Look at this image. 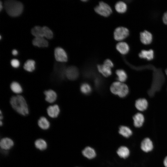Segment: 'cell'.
<instances>
[{
	"instance_id": "1",
	"label": "cell",
	"mask_w": 167,
	"mask_h": 167,
	"mask_svg": "<svg viewBox=\"0 0 167 167\" xmlns=\"http://www.w3.org/2000/svg\"><path fill=\"white\" fill-rule=\"evenodd\" d=\"M10 103L12 108L19 113L23 116L28 114L27 104L22 96L17 95L12 96L10 99Z\"/></svg>"
},
{
	"instance_id": "2",
	"label": "cell",
	"mask_w": 167,
	"mask_h": 167,
	"mask_svg": "<svg viewBox=\"0 0 167 167\" xmlns=\"http://www.w3.org/2000/svg\"><path fill=\"white\" fill-rule=\"evenodd\" d=\"M4 6L8 15L13 16H17L20 15L23 9L22 3L15 0H7L4 1Z\"/></svg>"
},
{
	"instance_id": "3",
	"label": "cell",
	"mask_w": 167,
	"mask_h": 167,
	"mask_svg": "<svg viewBox=\"0 0 167 167\" xmlns=\"http://www.w3.org/2000/svg\"><path fill=\"white\" fill-rule=\"evenodd\" d=\"M110 89L114 94L123 98L128 94L129 90L128 86L125 84L120 82H115L111 85Z\"/></svg>"
},
{
	"instance_id": "4",
	"label": "cell",
	"mask_w": 167,
	"mask_h": 167,
	"mask_svg": "<svg viewBox=\"0 0 167 167\" xmlns=\"http://www.w3.org/2000/svg\"><path fill=\"white\" fill-rule=\"evenodd\" d=\"M94 10L96 13L104 17L109 16L112 12L109 5L103 1L99 2L98 5L95 7Z\"/></svg>"
},
{
	"instance_id": "5",
	"label": "cell",
	"mask_w": 167,
	"mask_h": 167,
	"mask_svg": "<svg viewBox=\"0 0 167 167\" xmlns=\"http://www.w3.org/2000/svg\"><path fill=\"white\" fill-rule=\"evenodd\" d=\"M129 33V30L126 28L122 26L118 27L114 31V39L117 41H122L128 36Z\"/></svg>"
},
{
	"instance_id": "6",
	"label": "cell",
	"mask_w": 167,
	"mask_h": 167,
	"mask_svg": "<svg viewBox=\"0 0 167 167\" xmlns=\"http://www.w3.org/2000/svg\"><path fill=\"white\" fill-rule=\"evenodd\" d=\"M54 55L57 61L59 62H65L67 61V54L65 50L60 47H57L54 50Z\"/></svg>"
},
{
	"instance_id": "7",
	"label": "cell",
	"mask_w": 167,
	"mask_h": 167,
	"mask_svg": "<svg viewBox=\"0 0 167 167\" xmlns=\"http://www.w3.org/2000/svg\"><path fill=\"white\" fill-rule=\"evenodd\" d=\"M154 144L152 140L147 137L144 139L140 144V148L144 152L148 153L152 151L154 148Z\"/></svg>"
},
{
	"instance_id": "8",
	"label": "cell",
	"mask_w": 167,
	"mask_h": 167,
	"mask_svg": "<svg viewBox=\"0 0 167 167\" xmlns=\"http://www.w3.org/2000/svg\"><path fill=\"white\" fill-rule=\"evenodd\" d=\"M65 75L68 79L74 80L78 77L79 72L76 67L70 66L66 69Z\"/></svg>"
},
{
	"instance_id": "9",
	"label": "cell",
	"mask_w": 167,
	"mask_h": 167,
	"mask_svg": "<svg viewBox=\"0 0 167 167\" xmlns=\"http://www.w3.org/2000/svg\"><path fill=\"white\" fill-rule=\"evenodd\" d=\"M133 125L135 128L142 127L144 122V118L143 115L140 113H137L133 117Z\"/></svg>"
},
{
	"instance_id": "10",
	"label": "cell",
	"mask_w": 167,
	"mask_h": 167,
	"mask_svg": "<svg viewBox=\"0 0 167 167\" xmlns=\"http://www.w3.org/2000/svg\"><path fill=\"white\" fill-rule=\"evenodd\" d=\"M140 39L141 42L145 45H148L152 42V35L149 32L146 30L140 33Z\"/></svg>"
},
{
	"instance_id": "11",
	"label": "cell",
	"mask_w": 167,
	"mask_h": 167,
	"mask_svg": "<svg viewBox=\"0 0 167 167\" xmlns=\"http://www.w3.org/2000/svg\"><path fill=\"white\" fill-rule=\"evenodd\" d=\"M135 106L138 110L140 111H143L147 108L148 103L145 99L139 98L135 101Z\"/></svg>"
},
{
	"instance_id": "12",
	"label": "cell",
	"mask_w": 167,
	"mask_h": 167,
	"mask_svg": "<svg viewBox=\"0 0 167 167\" xmlns=\"http://www.w3.org/2000/svg\"><path fill=\"white\" fill-rule=\"evenodd\" d=\"M118 132L123 137L127 139L130 137L133 134L132 130L128 126H121Z\"/></svg>"
},
{
	"instance_id": "13",
	"label": "cell",
	"mask_w": 167,
	"mask_h": 167,
	"mask_svg": "<svg viewBox=\"0 0 167 167\" xmlns=\"http://www.w3.org/2000/svg\"><path fill=\"white\" fill-rule=\"evenodd\" d=\"M48 115L52 118H55L58 117L59 112L60 109L57 105L49 106L47 109Z\"/></svg>"
},
{
	"instance_id": "14",
	"label": "cell",
	"mask_w": 167,
	"mask_h": 167,
	"mask_svg": "<svg viewBox=\"0 0 167 167\" xmlns=\"http://www.w3.org/2000/svg\"><path fill=\"white\" fill-rule=\"evenodd\" d=\"M32 43L34 46L39 47H47L48 45V41L44 37H35L33 39Z\"/></svg>"
},
{
	"instance_id": "15",
	"label": "cell",
	"mask_w": 167,
	"mask_h": 167,
	"mask_svg": "<svg viewBox=\"0 0 167 167\" xmlns=\"http://www.w3.org/2000/svg\"><path fill=\"white\" fill-rule=\"evenodd\" d=\"M117 153L120 157L126 159L130 156V151L129 149L127 147L125 146H122L118 148L117 151Z\"/></svg>"
},
{
	"instance_id": "16",
	"label": "cell",
	"mask_w": 167,
	"mask_h": 167,
	"mask_svg": "<svg viewBox=\"0 0 167 167\" xmlns=\"http://www.w3.org/2000/svg\"><path fill=\"white\" fill-rule=\"evenodd\" d=\"M116 49L121 54H125L128 52L129 47L127 43L123 41H120L117 44Z\"/></svg>"
},
{
	"instance_id": "17",
	"label": "cell",
	"mask_w": 167,
	"mask_h": 167,
	"mask_svg": "<svg viewBox=\"0 0 167 167\" xmlns=\"http://www.w3.org/2000/svg\"><path fill=\"white\" fill-rule=\"evenodd\" d=\"M97 68L99 71L105 77H108L112 74L111 68L104 64L98 65Z\"/></svg>"
},
{
	"instance_id": "18",
	"label": "cell",
	"mask_w": 167,
	"mask_h": 167,
	"mask_svg": "<svg viewBox=\"0 0 167 167\" xmlns=\"http://www.w3.org/2000/svg\"><path fill=\"white\" fill-rule=\"evenodd\" d=\"M45 96V100L48 102L52 103L56 100L57 95L55 91L52 90H49L44 92Z\"/></svg>"
},
{
	"instance_id": "19",
	"label": "cell",
	"mask_w": 167,
	"mask_h": 167,
	"mask_svg": "<svg viewBox=\"0 0 167 167\" xmlns=\"http://www.w3.org/2000/svg\"><path fill=\"white\" fill-rule=\"evenodd\" d=\"M0 144L2 149L7 150L10 149L14 145V142L11 139L8 138H5L1 140Z\"/></svg>"
},
{
	"instance_id": "20",
	"label": "cell",
	"mask_w": 167,
	"mask_h": 167,
	"mask_svg": "<svg viewBox=\"0 0 167 167\" xmlns=\"http://www.w3.org/2000/svg\"><path fill=\"white\" fill-rule=\"evenodd\" d=\"M139 56L141 58H145L148 60H150L153 59L154 58V51L152 49L148 50L143 49L139 53Z\"/></svg>"
},
{
	"instance_id": "21",
	"label": "cell",
	"mask_w": 167,
	"mask_h": 167,
	"mask_svg": "<svg viewBox=\"0 0 167 167\" xmlns=\"http://www.w3.org/2000/svg\"><path fill=\"white\" fill-rule=\"evenodd\" d=\"M82 152L84 156L89 159H92L96 156V153L94 150L89 147L85 148Z\"/></svg>"
},
{
	"instance_id": "22",
	"label": "cell",
	"mask_w": 167,
	"mask_h": 167,
	"mask_svg": "<svg viewBox=\"0 0 167 167\" xmlns=\"http://www.w3.org/2000/svg\"><path fill=\"white\" fill-rule=\"evenodd\" d=\"M31 32L35 37H44V30L43 27L36 26L31 29Z\"/></svg>"
},
{
	"instance_id": "23",
	"label": "cell",
	"mask_w": 167,
	"mask_h": 167,
	"mask_svg": "<svg viewBox=\"0 0 167 167\" xmlns=\"http://www.w3.org/2000/svg\"><path fill=\"white\" fill-rule=\"evenodd\" d=\"M115 8L117 12L122 13L126 11L127 6L126 4L124 2L119 1L116 3Z\"/></svg>"
},
{
	"instance_id": "24",
	"label": "cell",
	"mask_w": 167,
	"mask_h": 167,
	"mask_svg": "<svg viewBox=\"0 0 167 167\" xmlns=\"http://www.w3.org/2000/svg\"><path fill=\"white\" fill-rule=\"evenodd\" d=\"M38 124L40 127L43 130L48 129L50 126L49 121L44 117H42L40 118L38 121Z\"/></svg>"
},
{
	"instance_id": "25",
	"label": "cell",
	"mask_w": 167,
	"mask_h": 167,
	"mask_svg": "<svg viewBox=\"0 0 167 167\" xmlns=\"http://www.w3.org/2000/svg\"><path fill=\"white\" fill-rule=\"evenodd\" d=\"M35 62L32 59H28L24 63L23 67L24 70L28 72H32L35 69Z\"/></svg>"
},
{
	"instance_id": "26",
	"label": "cell",
	"mask_w": 167,
	"mask_h": 167,
	"mask_svg": "<svg viewBox=\"0 0 167 167\" xmlns=\"http://www.w3.org/2000/svg\"><path fill=\"white\" fill-rule=\"evenodd\" d=\"M116 73L117 76V79L120 82L122 83L126 80L127 76L126 72L124 70H117Z\"/></svg>"
},
{
	"instance_id": "27",
	"label": "cell",
	"mask_w": 167,
	"mask_h": 167,
	"mask_svg": "<svg viewBox=\"0 0 167 167\" xmlns=\"http://www.w3.org/2000/svg\"><path fill=\"white\" fill-rule=\"evenodd\" d=\"M36 147L40 150H44L47 147V144L46 141L42 139H38L35 142Z\"/></svg>"
},
{
	"instance_id": "28",
	"label": "cell",
	"mask_w": 167,
	"mask_h": 167,
	"mask_svg": "<svg viewBox=\"0 0 167 167\" xmlns=\"http://www.w3.org/2000/svg\"><path fill=\"white\" fill-rule=\"evenodd\" d=\"M10 88L12 91L15 93L19 94L22 92L21 86L19 83L16 82H13L11 84Z\"/></svg>"
},
{
	"instance_id": "29",
	"label": "cell",
	"mask_w": 167,
	"mask_h": 167,
	"mask_svg": "<svg viewBox=\"0 0 167 167\" xmlns=\"http://www.w3.org/2000/svg\"><path fill=\"white\" fill-rule=\"evenodd\" d=\"M80 90L82 93L88 95L91 92L92 88L89 84L85 83L81 85L80 87Z\"/></svg>"
},
{
	"instance_id": "30",
	"label": "cell",
	"mask_w": 167,
	"mask_h": 167,
	"mask_svg": "<svg viewBox=\"0 0 167 167\" xmlns=\"http://www.w3.org/2000/svg\"><path fill=\"white\" fill-rule=\"evenodd\" d=\"M44 30V37L48 39H51L53 37V34L52 31L48 27H43Z\"/></svg>"
},
{
	"instance_id": "31",
	"label": "cell",
	"mask_w": 167,
	"mask_h": 167,
	"mask_svg": "<svg viewBox=\"0 0 167 167\" xmlns=\"http://www.w3.org/2000/svg\"><path fill=\"white\" fill-rule=\"evenodd\" d=\"M11 64L12 67L15 68L19 67L20 65L19 60L15 59H12L11 61Z\"/></svg>"
},
{
	"instance_id": "32",
	"label": "cell",
	"mask_w": 167,
	"mask_h": 167,
	"mask_svg": "<svg viewBox=\"0 0 167 167\" xmlns=\"http://www.w3.org/2000/svg\"><path fill=\"white\" fill-rule=\"evenodd\" d=\"M104 64L112 68L113 66V64L112 62L109 59H106L104 62Z\"/></svg>"
},
{
	"instance_id": "33",
	"label": "cell",
	"mask_w": 167,
	"mask_h": 167,
	"mask_svg": "<svg viewBox=\"0 0 167 167\" xmlns=\"http://www.w3.org/2000/svg\"><path fill=\"white\" fill-rule=\"evenodd\" d=\"M162 19L164 23L167 24V11L164 14Z\"/></svg>"
},
{
	"instance_id": "34",
	"label": "cell",
	"mask_w": 167,
	"mask_h": 167,
	"mask_svg": "<svg viewBox=\"0 0 167 167\" xmlns=\"http://www.w3.org/2000/svg\"><path fill=\"white\" fill-rule=\"evenodd\" d=\"M163 164L165 167H167V156L165 158L164 160Z\"/></svg>"
},
{
	"instance_id": "35",
	"label": "cell",
	"mask_w": 167,
	"mask_h": 167,
	"mask_svg": "<svg viewBox=\"0 0 167 167\" xmlns=\"http://www.w3.org/2000/svg\"><path fill=\"white\" fill-rule=\"evenodd\" d=\"M12 53L13 55L15 56L18 54V52L16 49H14L12 51Z\"/></svg>"
},
{
	"instance_id": "36",
	"label": "cell",
	"mask_w": 167,
	"mask_h": 167,
	"mask_svg": "<svg viewBox=\"0 0 167 167\" xmlns=\"http://www.w3.org/2000/svg\"><path fill=\"white\" fill-rule=\"evenodd\" d=\"M3 6L2 5V3L1 1H0V11H1L2 8Z\"/></svg>"
},
{
	"instance_id": "37",
	"label": "cell",
	"mask_w": 167,
	"mask_h": 167,
	"mask_svg": "<svg viewBox=\"0 0 167 167\" xmlns=\"http://www.w3.org/2000/svg\"><path fill=\"white\" fill-rule=\"evenodd\" d=\"M0 125L1 126L2 124V121L1 120L0 122Z\"/></svg>"
},
{
	"instance_id": "38",
	"label": "cell",
	"mask_w": 167,
	"mask_h": 167,
	"mask_svg": "<svg viewBox=\"0 0 167 167\" xmlns=\"http://www.w3.org/2000/svg\"><path fill=\"white\" fill-rule=\"evenodd\" d=\"M165 72L166 73V74L167 75V68L166 69V70L165 71Z\"/></svg>"
}]
</instances>
